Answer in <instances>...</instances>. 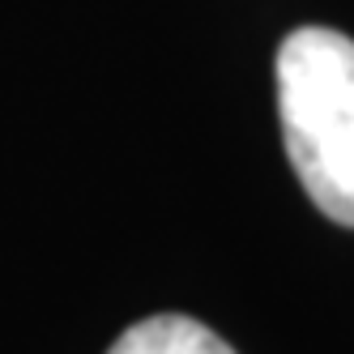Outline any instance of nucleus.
<instances>
[{"mask_svg":"<svg viewBox=\"0 0 354 354\" xmlns=\"http://www.w3.org/2000/svg\"><path fill=\"white\" fill-rule=\"evenodd\" d=\"M277 115L316 209L354 226V39L328 26L286 35L277 47Z\"/></svg>","mask_w":354,"mask_h":354,"instance_id":"f257e3e1","label":"nucleus"},{"mask_svg":"<svg viewBox=\"0 0 354 354\" xmlns=\"http://www.w3.org/2000/svg\"><path fill=\"white\" fill-rule=\"evenodd\" d=\"M107 354H235V350L192 316H149L124 328Z\"/></svg>","mask_w":354,"mask_h":354,"instance_id":"f03ea898","label":"nucleus"}]
</instances>
